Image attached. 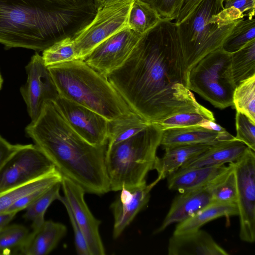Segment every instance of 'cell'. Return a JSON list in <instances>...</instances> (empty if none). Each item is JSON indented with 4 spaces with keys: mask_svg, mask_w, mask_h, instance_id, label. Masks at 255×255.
Listing matches in <instances>:
<instances>
[{
    "mask_svg": "<svg viewBox=\"0 0 255 255\" xmlns=\"http://www.w3.org/2000/svg\"><path fill=\"white\" fill-rule=\"evenodd\" d=\"M189 71L177 24L162 19L106 77L131 111L157 123L178 113L209 110L188 89Z\"/></svg>",
    "mask_w": 255,
    "mask_h": 255,
    "instance_id": "6da1fadb",
    "label": "cell"
},
{
    "mask_svg": "<svg viewBox=\"0 0 255 255\" xmlns=\"http://www.w3.org/2000/svg\"><path fill=\"white\" fill-rule=\"evenodd\" d=\"M95 2L76 6L55 0H0V43L6 48L43 51L74 39L93 20Z\"/></svg>",
    "mask_w": 255,
    "mask_h": 255,
    "instance_id": "7a4b0ae2",
    "label": "cell"
},
{
    "mask_svg": "<svg viewBox=\"0 0 255 255\" xmlns=\"http://www.w3.org/2000/svg\"><path fill=\"white\" fill-rule=\"evenodd\" d=\"M25 130L62 176L86 193L102 195L110 191L105 165L108 143L94 145L83 139L54 102L46 103L38 118Z\"/></svg>",
    "mask_w": 255,
    "mask_h": 255,
    "instance_id": "3957f363",
    "label": "cell"
},
{
    "mask_svg": "<svg viewBox=\"0 0 255 255\" xmlns=\"http://www.w3.org/2000/svg\"><path fill=\"white\" fill-rule=\"evenodd\" d=\"M48 68L60 96L109 121L132 112L107 78L84 60L76 59Z\"/></svg>",
    "mask_w": 255,
    "mask_h": 255,
    "instance_id": "277c9868",
    "label": "cell"
},
{
    "mask_svg": "<svg viewBox=\"0 0 255 255\" xmlns=\"http://www.w3.org/2000/svg\"><path fill=\"white\" fill-rule=\"evenodd\" d=\"M162 129L151 123L143 129L119 142L108 144L105 165L110 191L132 188L145 183L153 170Z\"/></svg>",
    "mask_w": 255,
    "mask_h": 255,
    "instance_id": "5b68a950",
    "label": "cell"
},
{
    "mask_svg": "<svg viewBox=\"0 0 255 255\" xmlns=\"http://www.w3.org/2000/svg\"><path fill=\"white\" fill-rule=\"evenodd\" d=\"M223 2V0H202L177 24L183 56L189 70L207 54L220 48L239 21H231L225 16Z\"/></svg>",
    "mask_w": 255,
    "mask_h": 255,
    "instance_id": "8992f818",
    "label": "cell"
},
{
    "mask_svg": "<svg viewBox=\"0 0 255 255\" xmlns=\"http://www.w3.org/2000/svg\"><path fill=\"white\" fill-rule=\"evenodd\" d=\"M236 87L231 54L221 47L207 54L190 69L188 89L216 108L224 109L233 106Z\"/></svg>",
    "mask_w": 255,
    "mask_h": 255,
    "instance_id": "52a82bcc",
    "label": "cell"
},
{
    "mask_svg": "<svg viewBox=\"0 0 255 255\" xmlns=\"http://www.w3.org/2000/svg\"><path fill=\"white\" fill-rule=\"evenodd\" d=\"M133 0L121 1L98 8L93 20L74 39L76 59L83 60L99 44L127 27Z\"/></svg>",
    "mask_w": 255,
    "mask_h": 255,
    "instance_id": "ba28073f",
    "label": "cell"
},
{
    "mask_svg": "<svg viewBox=\"0 0 255 255\" xmlns=\"http://www.w3.org/2000/svg\"><path fill=\"white\" fill-rule=\"evenodd\" d=\"M233 166L237 181L239 236L249 243L255 241V151L248 147Z\"/></svg>",
    "mask_w": 255,
    "mask_h": 255,
    "instance_id": "9c48e42d",
    "label": "cell"
},
{
    "mask_svg": "<svg viewBox=\"0 0 255 255\" xmlns=\"http://www.w3.org/2000/svg\"><path fill=\"white\" fill-rule=\"evenodd\" d=\"M55 169L35 144H25L0 171V194L45 175Z\"/></svg>",
    "mask_w": 255,
    "mask_h": 255,
    "instance_id": "30bf717a",
    "label": "cell"
},
{
    "mask_svg": "<svg viewBox=\"0 0 255 255\" xmlns=\"http://www.w3.org/2000/svg\"><path fill=\"white\" fill-rule=\"evenodd\" d=\"M26 83L20 89L31 122L40 115L44 104L55 102L59 94L48 67L37 52L25 67Z\"/></svg>",
    "mask_w": 255,
    "mask_h": 255,
    "instance_id": "8fae6325",
    "label": "cell"
},
{
    "mask_svg": "<svg viewBox=\"0 0 255 255\" xmlns=\"http://www.w3.org/2000/svg\"><path fill=\"white\" fill-rule=\"evenodd\" d=\"M141 35L125 28L99 44L83 60L107 77L126 61Z\"/></svg>",
    "mask_w": 255,
    "mask_h": 255,
    "instance_id": "7c38bea8",
    "label": "cell"
},
{
    "mask_svg": "<svg viewBox=\"0 0 255 255\" xmlns=\"http://www.w3.org/2000/svg\"><path fill=\"white\" fill-rule=\"evenodd\" d=\"M54 102L69 126L83 139L94 145L108 143L110 121L107 119L60 96Z\"/></svg>",
    "mask_w": 255,
    "mask_h": 255,
    "instance_id": "4fadbf2b",
    "label": "cell"
},
{
    "mask_svg": "<svg viewBox=\"0 0 255 255\" xmlns=\"http://www.w3.org/2000/svg\"><path fill=\"white\" fill-rule=\"evenodd\" d=\"M64 200L78 223L91 255H104L105 249L100 233L101 221L92 214L84 198L86 192L79 185L62 176L61 182Z\"/></svg>",
    "mask_w": 255,
    "mask_h": 255,
    "instance_id": "5bb4252c",
    "label": "cell"
},
{
    "mask_svg": "<svg viewBox=\"0 0 255 255\" xmlns=\"http://www.w3.org/2000/svg\"><path fill=\"white\" fill-rule=\"evenodd\" d=\"M159 181L156 178L148 184L145 183L138 187L123 188L120 190L119 196L111 205L114 219L113 230L114 239L121 236L137 214L147 204L150 191Z\"/></svg>",
    "mask_w": 255,
    "mask_h": 255,
    "instance_id": "9a60e30c",
    "label": "cell"
},
{
    "mask_svg": "<svg viewBox=\"0 0 255 255\" xmlns=\"http://www.w3.org/2000/svg\"><path fill=\"white\" fill-rule=\"evenodd\" d=\"M169 255H228L207 232L200 229L173 234L168 241Z\"/></svg>",
    "mask_w": 255,
    "mask_h": 255,
    "instance_id": "2e32d148",
    "label": "cell"
},
{
    "mask_svg": "<svg viewBox=\"0 0 255 255\" xmlns=\"http://www.w3.org/2000/svg\"><path fill=\"white\" fill-rule=\"evenodd\" d=\"M179 193L172 201L168 213L154 234L186 220L213 202L207 186Z\"/></svg>",
    "mask_w": 255,
    "mask_h": 255,
    "instance_id": "e0dca14e",
    "label": "cell"
},
{
    "mask_svg": "<svg viewBox=\"0 0 255 255\" xmlns=\"http://www.w3.org/2000/svg\"><path fill=\"white\" fill-rule=\"evenodd\" d=\"M233 139H235V136L226 130L219 132L198 125L163 130L160 145L163 147L178 144H206L213 145Z\"/></svg>",
    "mask_w": 255,
    "mask_h": 255,
    "instance_id": "ac0fdd59",
    "label": "cell"
},
{
    "mask_svg": "<svg viewBox=\"0 0 255 255\" xmlns=\"http://www.w3.org/2000/svg\"><path fill=\"white\" fill-rule=\"evenodd\" d=\"M20 249L24 255H46L52 252L65 236L67 228L63 224L51 220L45 221L33 229Z\"/></svg>",
    "mask_w": 255,
    "mask_h": 255,
    "instance_id": "d6986e66",
    "label": "cell"
},
{
    "mask_svg": "<svg viewBox=\"0 0 255 255\" xmlns=\"http://www.w3.org/2000/svg\"><path fill=\"white\" fill-rule=\"evenodd\" d=\"M224 164L213 167L179 169L167 177V187L179 193L206 187L225 172Z\"/></svg>",
    "mask_w": 255,
    "mask_h": 255,
    "instance_id": "ffe728a7",
    "label": "cell"
},
{
    "mask_svg": "<svg viewBox=\"0 0 255 255\" xmlns=\"http://www.w3.org/2000/svg\"><path fill=\"white\" fill-rule=\"evenodd\" d=\"M248 148L245 143L235 139L221 142L211 145L179 169L213 167L235 162L242 156Z\"/></svg>",
    "mask_w": 255,
    "mask_h": 255,
    "instance_id": "44dd1931",
    "label": "cell"
},
{
    "mask_svg": "<svg viewBox=\"0 0 255 255\" xmlns=\"http://www.w3.org/2000/svg\"><path fill=\"white\" fill-rule=\"evenodd\" d=\"M211 145L206 144H178L164 147L165 152L157 157L153 170L157 172L159 181L178 170L185 163L208 149Z\"/></svg>",
    "mask_w": 255,
    "mask_h": 255,
    "instance_id": "7402d4cb",
    "label": "cell"
},
{
    "mask_svg": "<svg viewBox=\"0 0 255 255\" xmlns=\"http://www.w3.org/2000/svg\"><path fill=\"white\" fill-rule=\"evenodd\" d=\"M237 204L212 202L192 216L178 223L173 234H180L196 231L208 222L221 217L238 216Z\"/></svg>",
    "mask_w": 255,
    "mask_h": 255,
    "instance_id": "603a6c76",
    "label": "cell"
},
{
    "mask_svg": "<svg viewBox=\"0 0 255 255\" xmlns=\"http://www.w3.org/2000/svg\"><path fill=\"white\" fill-rule=\"evenodd\" d=\"M62 176L55 169L36 179L13 187L0 194V213L6 212L18 199L25 195L43 188H49L61 182Z\"/></svg>",
    "mask_w": 255,
    "mask_h": 255,
    "instance_id": "cb8c5ba5",
    "label": "cell"
},
{
    "mask_svg": "<svg viewBox=\"0 0 255 255\" xmlns=\"http://www.w3.org/2000/svg\"><path fill=\"white\" fill-rule=\"evenodd\" d=\"M150 123L133 112L110 121L108 144H115L130 137Z\"/></svg>",
    "mask_w": 255,
    "mask_h": 255,
    "instance_id": "d4e9b609",
    "label": "cell"
},
{
    "mask_svg": "<svg viewBox=\"0 0 255 255\" xmlns=\"http://www.w3.org/2000/svg\"><path fill=\"white\" fill-rule=\"evenodd\" d=\"M207 188L213 202L237 204V181L232 163Z\"/></svg>",
    "mask_w": 255,
    "mask_h": 255,
    "instance_id": "484cf974",
    "label": "cell"
},
{
    "mask_svg": "<svg viewBox=\"0 0 255 255\" xmlns=\"http://www.w3.org/2000/svg\"><path fill=\"white\" fill-rule=\"evenodd\" d=\"M231 67L236 87L255 76V39L231 54Z\"/></svg>",
    "mask_w": 255,
    "mask_h": 255,
    "instance_id": "4316f807",
    "label": "cell"
},
{
    "mask_svg": "<svg viewBox=\"0 0 255 255\" xmlns=\"http://www.w3.org/2000/svg\"><path fill=\"white\" fill-rule=\"evenodd\" d=\"M162 19L153 9L140 0H134L128 13L127 27L142 34Z\"/></svg>",
    "mask_w": 255,
    "mask_h": 255,
    "instance_id": "83f0119b",
    "label": "cell"
},
{
    "mask_svg": "<svg viewBox=\"0 0 255 255\" xmlns=\"http://www.w3.org/2000/svg\"><path fill=\"white\" fill-rule=\"evenodd\" d=\"M255 39V19H242L233 27L223 42L221 48L226 52L232 54Z\"/></svg>",
    "mask_w": 255,
    "mask_h": 255,
    "instance_id": "f1b7e54d",
    "label": "cell"
},
{
    "mask_svg": "<svg viewBox=\"0 0 255 255\" xmlns=\"http://www.w3.org/2000/svg\"><path fill=\"white\" fill-rule=\"evenodd\" d=\"M60 187L61 182L54 184L25 209L23 217L32 222L33 229L38 228L45 221V212L51 204L55 200H59L61 196Z\"/></svg>",
    "mask_w": 255,
    "mask_h": 255,
    "instance_id": "f546056e",
    "label": "cell"
},
{
    "mask_svg": "<svg viewBox=\"0 0 255 255\" xmlns=\"http://www.w3.org/2000/svg\"><path fill=\"white\" fill-rule=\"evenodd\" d=\"M233 106L255 123V76L240 83L233 95Z\"/></svg>",
    "mask_w": 255,
    "mask_h": 255,
    "instance_id": "4dcf8cb0",
    "label": "cell"
},
{
    "mask_svg": "<svg viewBox=\"0 0 255 255\" xmlns=\"http://www.w3.org/2000/svg\"><path fill=\"white\" fill-rule=\"evenodd\" d=\"M29 232L19 224H8L0 230V255L16 254L27 239Z\"/></svg>",
    "mask_w": 255,
    "mask_h": 255,
    "instance_id": "1f68e13d",
    "label": "cell"
},
{
    "mask_svg": "<svg viewBox=\"0 0 255 255\" xmlns=\"http://www.w3.org/2000/svg\"><path fill=\"white\" fill-rule=\"evenodd\" d=\"M207 120L215 121L213 113L209 110L206 112L193 111L178 113L170 116L157 124L163 130L174 128L199 126Z\"/></svg>",
    "mask_w": 255,
    "mask_h": 255,
    "instance_id": "d6a6232c",
    "label": "cell"
},
{
    "mask_svg": "<svg viewBox=\"0 0 255 255\" xmlns=\"http://www.w3.org/2000/svg\"><path fill=\"white\" fill-rule=\"evenodd\" d=\"M42 52V57L47 67L76 60L74 39L69 38L54 43Z\"/></svg>",
    "mask_w": 255,
    "mask_h": 255,
    "instance_id": "836d02e7",
    "label": "cell"
},
{
    "mask_svg": "<svg viewBox=\"0 0 255 255\" xmlns=\"http://www.w3.org/2000/svg\"><path fill=\"white\" fill-rule=\"evenodd\" d=\"M235 120L237 135L235 139L255 151V123L239 112L236 113Z\"/></svg>",
    "mask_w": 255,
    "mask_h": 255,
    "instance_id": "e575fe53",
    "label": "cell"
},
{
    "mask_svg": "<svg viewBox=\"0 0 255 255\" xmlns=\"http://www.w3.org/2000/svg\"><path fill=\"white\" fill-rule=\"evenodd\" d=\"M224 10L234 20H240L245 17H254L255 0H230L226 2Z\"/></svg>",
    "mask_w": 255,
    "mask_h": 255,
    "instance_id": "d590c367",
    "label": "cell"
},
{
    "mask_svg": "<svg viewBox=\"0 0 255 255\" xmlns=\"http://www.w3.org/2000/svg\"><path fill=\"white\" fill-rule=\"evenodd\" d=\"M153 9L162 19L172 20L177 17L184 0H140Z\"/></svg>",
    "mask_w": 255,
    "mask_h": 255,
    "instance_id": "8d00e7d4",
    "label": "cell"
},
{
    "mask_svg": "<svg viewBox=\"0 0 255 255\" xmlns=\"http://www.w3.org/2000/svg\"><path fill=\"white\" fill-rule=\"evenodd\" d=\"M59 201L64 205L67 210L74 232L75 246L77 254L79 255H91L84 235L72 212L64 200L63 196H61Z\"/></svg>",
    "mask_w": 255,
    "mask_h": 255,
    "instance_id": "74e56055",
    "label": "cell"
},
{
    "mask_svg": "<svg viewBox=\"0 0 255 255\" xmlns=\"http://www.w3.org/2000/svg\"><path fill=\"white\" fill-rule=\"evenodd\" d=\"M49 188H40L25 195L17 200L6 212H13L17 214V212L25 209Z\"/></svg>",
    "mask_w": 255,
    "mask_h": 255,
    "instance_id": "f35d334b",
    "label": "cell"
},
{
    "mask_svg": "<svg viewBox=\"0 0 255 255\" xmlns=\"http://www.w3.org/2000/svg\"><path fill=\"white\" fill-rule=\"evenodd\" d=\"M25 144H12L0 135V171L8 160Z\"/></svg>",
    "mask_w": 255,
    "mask_h": 255,
    "instance_id": "ab89813d",
    "label": "cell"
},
{
    "mask_svg": "<svg viewBox=\"0 0 255 255\" xmlns=\"http://www.w3.org/2000/svg\"><path fill=\"white\" fill-rule=\"evenodd\" d=\"M202 0H184L178 15L175 19V23L181 22L193 10Z\"/></svg>",
    "mask_w": 255,
    "mask_h": 255,
    "instance_id": "60d3db41",
    "label": "cell"
},
{
    "mask_svg": "<svg viewBox=\"0 0 255 255\" xmlns=\"http://www.w3.org/2000/svg\"><path fill=\"white\" fill-rule=\"evenodd\" d=\"M199 126L206 129L219 132L226 130L224 128L216 123L215 121H212L209 120H206L201 123Z\"/></svg>",
    "mask_w": 255,
    "mask_h": 255,
    "instance_id": "b9f144b4",
    "label": "cell"
},
{
    "mask_svg": "<svg viewBox=\"0 0 255 255\" xmlns=\"http://www.w3.org/2000/svg\"><path fill=\"white\" fill-rule=\"evenodd\" d=\"M13 212H4L0 213V230L7 225L16 215Z\"/></svg>",
    "mask_w": 255,
    "mask_h": 255,
    "instance_id": "7bdbcfd3",
    "label": "cell"
},
{
    "mask_svg": "<svg viewBox=\"0 0 255 255\" xmlns=\"http://www.w3.org/2000/svg\"><path fill=\"white\" fill-rule=\"evenodd\" d=\"M56 1L70 4L76 6L85 5L92 4L94 2V0H55Z\"/></svg>",
    "mask_w": 255,
    "mask_h": 255,
    "instance_id": "ee69618b",
    "label": "cell"
},
{
    "mask_svg": "<svg viewBox=\"0 0 255 255\" xmlns=\"http://www.w3.org/2000/svg\"><path fill=\"white\" fill-rule=\"evenodd\" d=\"M95 3L96 4V5L98 6V7H104L105 6L121 1L123 0H94Z\"/></svg>",
    "mask_w": 255,
    "mask_h": 255,
    "instance_id": "f6af8a7d",
    "label": "cell"
},
{
    "mask_svg": "<svg viewBox=\"0 0 255 255\" xmlns=\"http://www.w3.org/2000/svg\"><path fill=\"white\" fill-rule=\"evenodd\" d=\"M2 82H3V79H2V78L1 77V74H0V90L1 88Z\"/></svg>",
    "mask_w": 255,
    "mask_h": 255,
    "instance_id": "bcb514c9",
    "label": "cell"
},
{
    "mask_svg": "<svg viewBox=\"0 0 255 255\" xmlns=\"http://www.w3.org/2000/svg\"><path fill=\"white\" fill-rule=\"evenodd\" d=\"M223 0L224 2H226L228 1H229L230 0Z\"/></svg>",
    "mask_w": 255,
    "mask_h": 255,
    "instance_id": "7dc6e473",
    "label": "cell"
}]
</instances>
